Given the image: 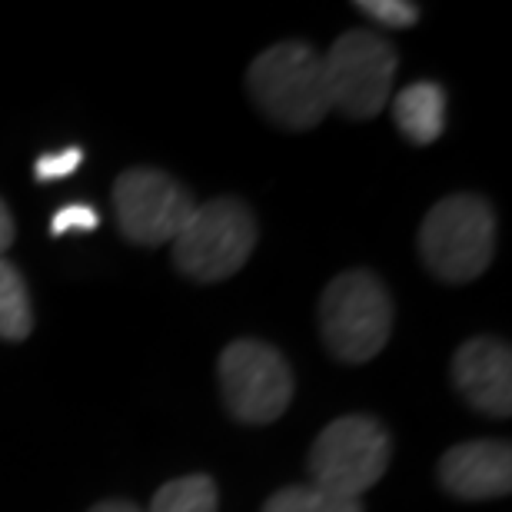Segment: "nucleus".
I'll return each instance as SVG.
<instances>
[{"label": "nucleus", "mask_w": 512, "mask_h": 512, "mask_svg": "<svg viewBox=\"0 0 512 512\" xmlns=\"http://www.w3.org/2000/svg\"><path fill=\"white\" fill-rule=\"evenodd\" d=\"M263 512H363L360 499H340L316 486H283L263 503Z\"/></svg>", "instance_id": "14"}, {"label": "nucleus", "mask_w": 512, "mask_h": 512, "mask_svg": "<svg viewBox=\"0 0 512 512\" xmlns=\"http://www.w3.org/2000/svg\"><path fill=\"white\" fill-rule=\"evenodd\" d=\"M100 227V213L90 207V203H70V207H60L50 220V233L54 237H64L70 230H80V233H90Z\"/></svg>", "instance_id": "17"}, {"label": "nucleus", "mask_w": 512, "mask_h": 512, "mask_svg": "<svg viewBox=\"0 0 512 512\" xmlns=\"http://www.w3.org/2000/svg\"><path fill=\"white\" fill-rule=\"evenodd\" d=\"M330 104L350 120H373L383 114L396 80V50L370 30H350L323 57Z\"/></svg>", "instance_id": "7"}, {"label": "nucleus", "mask_w": 512, "mask_h": 512, "mask_svg": "<svg viewBox=\"0 0 512 512\" xmlns=\"http://www.w3.org/2000/svg\"><path fill=\"white\" fill-rule=\"evenodd\" d=\"M187 187L153 167H133L114 183V210L120 233L137 247H163L177 240L183 223L193 213Z\"/></svg>", "instance_id": "8"}, {"label": "nucleus", "mask_w": 512, "mask_h": 512, "mask_svg": "<svg viewBox=\"0 0 512 512\" xmlns=\"http://www.w3.org/2000/svg\"><path fill=\"white\" fill-rule=\"evenodd\" d=\"M439 483L449 496L479 503L503 499L512 489V446L506 439H473L446 449L439 459Z\"/></svg>", "instance_id": "10"}, {"label": "nucleus", "mask_w": 512, "mask_h": 512, "mask_svg": "<svg viewBox=\"0 0 512 512\" xmlns=\"http://www.w3.org/2000/svg\"><path fill=\"white\" fill-rule=\"evenodd\" d=\"M320 333L340 363H366L383 353L393 333V300L370 270H346L320 296Z\"/></svg>", "instance_id": "2"}, {"label": "nucleus", "mask_w": 512, "mask_h": 512, "mask_svg": "<svg viewBox=\"0 0 512 512\" xmlns=\"http://www.w3.org/2000/svg\"><path fill=\"white\" fill-rule=\"evenodd\" d=\"M393 120L403 130V137L419 147L436 143L446 130V90L433 80L409 84L393 100Z\"/></svg>", "instance_id": "11"}, {"label": "nucleus", "mask_w": 512, "mask_h": 512, "mask_svg": "<svg viewBox=\"0 0 512 512\" xmlns=\"http://www.w3.org/2000/svg\"><path fill=\"white\" fill-rule=\"evenodd\" d=\"M10 243H14V217H10V210L4 207V200H0V260H4V253L10 250Z\"/></svg>", "instance_id": "18"}, {"label": "nucleus", "mask_w": 512, "mask_h": 512, "mask_svg": "<svg viewBox=\"0 0 512 512\" xmlns=\"http://www.w3.org/2000/svg\"><path fill=\"white\" fill-rule=\"evenodd\" d=\"M250 100L270 124L313 130L333 110L323 57L300 40H280L250 64Z\"/></svg>", "instance_id": "1"}, {"label": "nucleus", "mask_w": 512, "mask_h": 512, "mask_svg": "<svg viewBox=\"0 0 512 512\" xmlns=\"http://www.w3.org/2000/svg\"><path fill=\"white\" fill-rule=\"evenodd\" d=\"M90 512H140L133 503H124V499H107V503H97Z\"/></svg>", "instance_id": "19"}, {"label": "nucleus", "mask_w": 512, "mask_h": 512, "mask_svg": "<svg viewBox=\"0 0 512 512\" xmlns=\"http://www.w3.org/2000/svg\"><path fill=\"white\" fill-rule=\"evenodd\" d=\"M393 459V436L376 416L353 413L333 419L306 456L310 486L340 499H360L376 486Z\"/></svg>", "instance_id": "5"}, {"label": "nucleus", "mask_w": 512, "mask_h": 512, "mask_svg": "<svg viewBox=\"0 0 512 512\" xmlns=\"http://www.w3.org/2000/svg\"><path fill=\"white\" fill-rule=\"evenodd\" d=\"M453 383L486 416L512 413V353L496 336H473L453 356Z\"/></svg>", "instance_id": "9"}, {"label": "nucleus", "mask_w": 512, "mask_h": 512, "mask_svg": "<svg viewBox=\"0 0 512 512\" xmlns=\"http://www.w3.org/2000/svg\"><path fill=\"white\" fill-rule=\"evenodd\" d=\"M260 240L253 210L237 197L197 203L173 240V263L197 283H220L243 270Z\"/></svg>", "instance_id": "4"}, {"label": "nucleus", "mask_w": 512, "mask_h": 512, "mask_svg": "<svg viewBox=\"0 0 512 512\" xmlns=\"http://www.w3.org/2000/svg\"><path fill=\"white\" fill-rule=\"evenodd\" d=\"M220 393L233 419L266 426L280 419L293 399L290 363L263 340H233L220 353Z\"/></svg>", "instance_id": "6"}, {"label": "nucleus", "mask_w": 512, "mask_h": 512, "mask_svg": "<svg viewBox=\"0 0 512 512\" xmlns=\"http://www.w3.org/2000/svg\"><path fill=\"white\" fill-rule=\"evenodd\" d=\"M496 253V213L483 197L453 193L426 213L419 227V256L443 283H469Z\"/></svg>", "instance_id": "3"}, {"label": "nucleus", "mask_w": 512, "mask_h": 512, "mask_svg": "<svg viewBox=\"0 0 512 512\" xmlns=\"http://www.w3.org/2000/svg\"><path fill=\"white\" fill-rule=\"evenodd\" d=\"M80 163H84V150L80 147H64L57 153H44V157H37V163H34V177L40 183L64 180V177H70V173H77Z\"/></svg>", "instance_id": "16"}, {"label": "nucleus", "mask_w": 512, "mask_h": 512, "mask_svg": "<svg viewBox=\"0 0 512 512\" xmlns=\"http://www.w3.org/2000/svg\"><path fill=\"white\" fill-rule=\"evenodd\" d=\"M356 10H363L366 17L383 27H413L419 20V7L406 4V0H360Z\"/></svg>", "instance_id": "15"}, {"label": "nucleus", "mask_w": 512, "mask_h": 512, "mask_svg": "<svg viewBox=\"0 0 512 512\" xmlns=\"http://www.w3.org/2000/svg\"><path fill=\"white\" fill-rule=\"evenodd\" d=\"M217 483L210 476H180L153 493L150 512H217Z\"/></svg>", "instance_id": "13"}, {"label": "nucleus", "mask_w": 512, "mask_h": 512, "mask_svg": "<svg viewBox=\"0 0 512 512\" xmlns=\"http://www.w3.org/2000/svg\"><path fill=\"white\" fill-rule=\"evenodd\" d=\"M34 330L27 283L10 260H0V340L20 343Z\"/></svg>", "instance_id": "12"}]
</instances>
